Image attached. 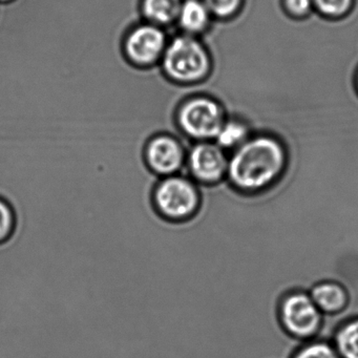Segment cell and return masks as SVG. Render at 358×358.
I'll list each match as a JSON object with an SVG mask.
<instances>
[{"label":"cell","mask_w":358,"mask_h":358,"mask_svg":"<svg viewBox=\"0 0 358 358\" xmlns=\"http://www.w3.org/2000/svg\"><path fill=\"white\" fill-rule=\"evenodd\" d=\"M250 138V129L244 121L226 119L215 137V142L223 150H236Z\"/></svg>","instance_id":"cell-12"},{"label":"cell","mask_w":358,"mask_h":358,"mask_svg":"<svg viewBox=\"0 0 358 358\" xmlns=\"http://www.w3.org/2000/svg\"><path fill=\"white\" fill-rule=\"evenodd\" d=\"M15 213L9 203L0 199V243L11 238L15 229Z\"/></svg>","instance_id":"cell-15"},{"label":"cell","mask_w":358,"mask_h":358,"mask_svg":"<svg viewBox=\"0 0 358 358\" xmlns=\"http://www.w3.org/2000/svg\"><path fill=\"white\" fill-rule=\"evenodd\" d=\"M12 0H0V3H10Z\"/></svg>","instance_id":"cell-19"},{"label":"cell","mask_w":358,"mask_h":358,"mask_svg":"<svg viewBox=\"0 0 358 358\" xmlns=\"http://www.w3.org/2000/svg\"><path fill=\"white\" fill-rule=\"evenodd\" d=\"M286 152L278 139L269 136L249 138L234 150L227 176L236 189L257 192L278 179L286 165Z\"/></svg>","instance_id":"cell-1"},{"label":"cell","mask_w":358,"mask_h":358,"mask_svg":"<svg viewBox=\"0 0 358 358\" xmlns=\"http://www.w3.org/2000/svg\"><path fill=\"white\" fill-rule=\"evenodd\" d=\"M287 10L295 16H303L311 10L313 0H285Z\"/></svg>","instance_id":"cell-18"},{"label":"cell","mask_w":358,"mask_h":358,"mask_svg":"<svg viewBox=\"0 0 358 358\" xmlns=\"http://www.w3.org/2000/svg\"><path fill=\"white\" fill-rule=\"evenodd\" d=\"M187 163L194 179L213 184L227 176L229 158L217 142L201 141L190 150Z\"/></svg>","instance_id":"cell-7"},{"label":"cell","mask_w":358,"mask_h":358,"mask_svg":"<svg viewBox=\"0 0 358 358\" xmlns=\"http://www.w3.org/2000/svg\"><path fill=\"white\" fill-rule=\"evenodd\" d=\"M313 3L320 13L336 17L349 11L352 0H313Z\"/></svg>","instance_id":"cell-16"},{"label":"cell","mask_w":358,"mask_h":358,"mask_svg":"<svg viewBox=\"0 0 358 358\" xmlns=\"http://www.w3.org/2000/svg\"><path fill=\"white\" fill-rule=\"evenodd\" d=\"M293 358H341L333 341L312 339L299 348Z\"/></svg>","instance_id":"cell-14"},{"label":"cell","mask_w":358,"mask_h":358,"mask_svg":"<svg viewBox=\"0 0 358 358\" xmlns=\"http://www.w3.org/2000/svg\"><path fill=\"white\" fill-rule=\"evenodd\" d=\"M280 315L287 332L307 341L317 337L324 320V313L308 291H293L287 294L280 303Z\"/></svg>","instance_id":"cell-4"},{"label":"cell","mask_w":358,"mask_h":358,"mask_svg":"<svg viewBox=\"0 0 358 358\" xmlns=\"http://www.w3.org/2000/svg\"><path fill=\"white\" fill-rule=\"evenodd\" d=\"M333 345L341 358H358V317L352 318L339 327Z\"/></svg>","instance_id":"cell-13"},{"label":"cell","mask_w":358,"mask_h":358,"mask_svg":"<svg viewBox=\"0 0 358 358\" xmlns=\"http://www.w3.org/2000/svg\"><path fill=\"white\" fill-rule=\"evenodd\" d=\"M357 85H358V80H357Z\"/></svg>","instance_id":"cell-20"},{"label":"cell","mask_w":358,"mask_h":358,"mask_svg":"<svg viewBox=\"0 0 358 358\" xmlns=\"http://www.w3.org/2000/svg\"><path fill=\"white\" fill-rule=\"evenodd\" d=\"M152 199L158 213L171 221L189 219L198 211L202 200L192 181L175 175L157 183Z\"/></svg>","instance_id":"cell-3"},{"label":"cell","mask_w":358,"mask_h":358,"mask_svg":"<svg viewBox=\"0 0 358 358\" xmlns=\"http://www.w3.org/2000/svg\"><path fill=\"white\" fill-rule=\"evenodd\" d=\"M210 56L196 36L181 35L167 43L160 68L171 80L194 83L202 80L210 71Z\"/></svg>","instance_id":"cell-2"},{"label":"cell","mask_w":358,"mask_h":358,"mask_svg":"<svg viewBox=\"0 0 358 358\" xmlns=\"http://www.w3.org/2000/svg\"><path fill=\"white\" fill-rule=\"evenodd\" d=\"M182 0H142L143 20L159 27L169 26L177 22Z\"/></svg>","instance_id":"cell-11"},{"label":"cell","mask_w":358,"mask_h":358,"mask_svg":"<svg viewBox=\"0 0 358 358\" xmlns=\"http://www.w3.org/2000/svg\"><path fill=\"white\" fill-rule=\"evenodd\" d=\"M225 120L222 106L208 97L192 98L178 113V122L182 131L200 141L215 140Z\"/></svg>","instance_id":"cell-5"},{"label":"cell","mask_w":358,"mask_h":358,"mask_svg":"<svg viewBox=\"0 0 358 358\" xmlns=\"http://www.w3.org/2000/svg\"><path fill=\"white\" fill-rule=\"evenodd\" d=\"M211 15L226 18L234 15L241 6L242 0H203Z\"/></svg>","instance_id":"cell-17"},{"label":"cell","mask_w":358,"mask_h":358,"mask_svg":"<svg viewBox=\"0 0 358 358\" xmlns=\"http://www.w3.org/2000/svg\"><path fill=\"white\" fill-rule=\"evenodd\" d=\"M211 13L203 0H185L182 1L177 22L184 34H201L210 24Z\"/></svg>","instance_id":"cell-10"},{"label":"cell","mask_w":358,"mask_h":358,"mask_svg":"<svg viewBox=\"0 0 358 358\" xmlns=\"http://www.w3.org/2000/svg\"><path fill=\"white\" fill-rule=\"evenodd\" d=\"M145 160L155 175L169 177L180 171L185 155L181 143L175 137L161 133L148 141Z\"/></svg>","instance_id":"cell-8"},{"label":"cell","mask_w":358,"mask_h":358,"mask_svg":"<svg viewBox=\"0 0 358 358\" xmlns=\"http://www.w3.org/2000/svg\"><path fill=\"white\" fill-rule=\"evenodd\" d=\"M309 294L324 314L339 313L347 307L349 301L345 287L334 280H324L314 285Z\"/></svg>","instance_id":"cell-9"},{"label":"cell","mask_w":358,"mask_h":358,"mask_svg":"<svg viewBox=\"0 0 358 358\" xmlns=\"http://www.w3.org/2000/svg\"><path fill=\"white\" fill-rule=\"evenodd\" d=\"M169 39L162 27L142 22L136 26L124 41L127 59L140 68L158 66L166 49Z\"/></svg>","instance_id":"cell-6"}]
</instances>
